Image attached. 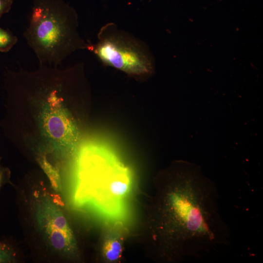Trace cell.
I'll list each match as a JSON object with an SVG mask.
<instances>
[{
	"instance_id": "cell-1",
	"label": "cell",
	"mask_w": 263,
	"mask_h": 263,
	"mask_svg": "<svg viewBox=\"0 0 263 263\" xmlns=\"http://www.w3.org/2000/svg\"><path fill=\"white\" fill-rule=\"evenodd\" d=\"M174 175L165 199L179 258H199L226 245L230 230L220 212L215 183L188 161L178 162Z\"/></svg>"
},
{
	"instance_id": "cell-2",
	"label": "cell",
	"mask_w": 263,
	"mask_h": 263,
	"mask_svg": "<svg viewBox=\"0 0 263 263\" xmlns=\"http://www.w3.org/2000/svg\"><path fill=\"white\" fill-rule=\"evenodd\" d=\"M74 203L88 207L109 219L119 220L132 188L130 169L108 148L86 146L77 160Z\"/></svg>"
},
{
	"instance_id": "cell-3",
	"label": "cell",
	"mask_w": 263,
	"mask_h": 263,
	"mask_svg": "<svg viewBox=\"0 0 263 263\" xmlns=\"http://www.w3.org/2000/svg\"><path fill=\"white\" fill-rule=\"evenodd\" d=\"M75 9L63 0H34L23 33L40 65L57 67L72 53L87 50Z\"/></svg>"
},
{
	"instance_id": "cell-4",
	"label": "cell",
	"mask_w": 263,
	"mask_h": 263,
	"mask_svg": "<svg viewBox=\"0 0 263 263\" xmlns=\"http://www.w3.org/2000/svg\"><path fill=\"white\" fill-rule=\"evenodd\" d=\"M87 50L104 65L132 76H146L154 69V58L147 44L113 22L101 27L97 42L88 41Z\"/></svg>"
},
{
	"instance_id": "cell-5",
	"label": "cell",
	"mask_w": 263,
	"mask_h": 263,
	"mask_svg": "<svg viewBox=\"0 0 263 263\" xmlns=\"http://www.w3.org/2000/svg\"><path fill=\"white\" fill-rule=\"evenodd\" d=\"M35 195V220L45 241L61 255L72 254L76 249L75 241L60 205L46 193Z\"/></svg>"
},
{
	"instance_id": "cell-6",
	"label": "cell",
	"mask_w": 263,
	"mask_h": 263,
	"mask_svg": "<svg viewBox=\"0 0 263 263\" xmlns=\"http://www.w3.org/2000/svg\"><path fill=\"white\" fill-rule=\"evenodd\" d=\"M104 257L109 261H116L121 256L122 247L121 242L115 237H110L106 240L103 246Z\"/></svg>"
},
{
	"instance_id": "cell-7",
	"label": "cell",
	"mask_w": 263,
	"mask_h": 263,
	"mask_svg": "<svg viewBox=\"0 0 263 263\" xmlns=\"http://www.w3.org/2000/svg\"><path fill=\"white\" fill-rule=\"evenodd\" d=\"M18 38L9 30L0 27V52L6 53L9 51L17 43Z\"/></svg>"
},
{
	"instance_id": "cell-8",
	"label": "cell",
	"mask_w": 263,
	"mask_h": 263,
	"mask_svg": "<svg viewBox=\"0 0 263 263\" xmlns=\"http://www.w3.org/2000/svg\"><path fill=\"white\" fill-rule=\"evenodd\" d=\"M15 261V253L11 245L0 241V263H10Z\"/></svg>"
},
{
	"instance_id": "cell-9",
	"label": "cell",
	"mask_w": 263,
	"mask_h": 263,
	"mask_svg": "<svg viewBox=\"0 0 263 263\" xmlns=\"http://www.w3.org/2000/svg\"><path fill=\"white\" fill-rule=\"evenodd\" d=\"M10 178V171L8 168L0 164V190L2 186L8 183Z\"/></svg>"
},
{
	"instance_id": "cell-10",
	"label": "cell",
	"mask_w": 263,
	"mask_h": 263,
	"mask_svg": "<svg viewBox=\"0 0 263 263\" xmlns=\"http://www.w3.org/2000/svg\"><path fill=\"white\" fill-rule=\"evenodd\" d=\"M13 2L14 0H0V18L10 11Z\"/></svg>"
}]
</instances>
